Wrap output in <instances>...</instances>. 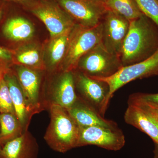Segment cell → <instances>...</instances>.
I'll return each instance as SVG.
<instances>
[{"label": "cell", "instance_id": "obj_23", "mask_svg": "<svg viewBox=\"0 0 158 158\" xmlns=\"http://www.w3.org/2000/svg\"><path fill=\"white\" fill-rule=\"evenodd\" d=\"M142 13L149 18L158 28V0H135Z\"/></svg>", "mask_w": 158, "mask_h": 158}, {"label": "cell", "instance_id": "obj_7", "mask_svg": "<svg viewBox=\"0 0 158 158\" xmlns=\"http://www.w3.org/2000/svg\"><path fill=\"white\" fill-rule=\"evenodd\" d=\"M77 24L91 28L99 24L107 9L98 0H56Z\"/></svg>", "mask_w": 158, "mask_h": 158}, {"label": "cell", "instance_id": "obj_6", "mask_svg": "<svg viewBox=\"0 0 158 158\" xmlns=\"http://www.w3.org/2000/svg\"><path fill=\"white\" fill-rule=\"evenodd\" d=\"M27 11L44 24L52 38L77 24L56 0H38Z\"/></svg>", "mask_w": 158, "mask_h": 158}, {"label": "cell", "instance_id": "obj_27", "mask_svg": "<svg viewBox=\"0 0 158 158\" xmlns=\"http://www.w3.org/2000/svg\"><path fill=\"white\" fill-rule=\"evenodd\" d=\"M5 61L0 59V85L2 81L5 78L6 74L9 71Z\"/></svg>", "mask_w": 158, "mask_h": 158}, {"label": "cell", "instance_id": "obj_13", "mask_svg": "<svg viewBox=\"0 0 158 158\" xmlns=\"http://www.w3.org/2000/svg\"><path fill=\"white\" fill-rule=\"evenodd\" d=\"M38 152L37 141L27 130L2 148L3 158H37Z\"/></svg>", "mask_w": 158, "mask_h": 158}, {"label": "cell", "instance_id": "obj_3", "mask_svg": "<svg viewBox=\"0 0 158 158\" xmlns=\"http://www.w3.org/2000/svg\"><path fill=\"white\" fill-rule=\"evenodd\" d=\"M102 34L101 23L91 28L76 25L65 57L60 66L63 72L76 70L81 58L101 43Z\"/></svg>", "mask_w": 158, "mask_h": 158}, {"label": "cell", "instance_id": "obj_26", "mask_svg": "<svg viewBox=\"0 0 158 158\" xmlns=\"http://www.w3.org/2000/svg\"><path fill=\"white\" fill-rule=\"evenodd\" d=\"M16 3L21 6L23 9L28 10L35 4L38 0H5Z\"/></svg>", "mask_w": 158, "mask_h": 158}, {"label": "cell", "instance_id": "obj_8", "mask_svg": "<svg viewBox=\"0 0 158 158\" xmlns=\"http://www.w3.org/2000/svg\"><path fill=\"white\" fill-rule=\"evenodd\" d=\"M158 76V50L148 59L123 66L115 74L105 78H94L106 82L110 87V101L114 94L123 86L138 79Z\"/></svg>", "mask_w": 158, "mask_h": 158}, {"label": "cell", "instance_id": "obj_21", "mask_svg": "<svg viewBox=\"0 0 158 158\" xmlns=\"http://www.w3.org/2000/svg\"><path fill=\"white\" fill-rule=\"evenodd\" d=\"M104 5L108 10L120 15L130 21L143 14L135 0H108Z\"/></svg>", "mask_w": 158, "mask_h": 158}, {"label": "cell", "instance_id": "obj_15", "mask_svg": "<svg viewBox=\"0 0 158 158\" xmlns=\"http://www.w3.org/2000/svg\"><path fill=\"white\" fill-rule=\"evenodd\" d=\"M5 80L9 87L15 115L25 131H27L31 116L33 114L27 104L18 79L15 75L9 71L5 77Z\"/></svg>", "mask_w": 158, "mask_h": 158}, {"label": "cell", "instance_id": "obj_18", "mask_svg": "<svg viewBox=\"0 0 158 158\" xmlns=\"http://www.w3.org/2000/svg\"><path fill=\"white\" fill-rule=\"evenodd\" d=\"M15 59L19 65L38 71L46 68L43 49L35 44H27L20 47L16 52Z\"/></svg>", "mask_w": 158, "mask_h": 158}, {"label": "cell", "instance_id": "obj_11", "mask_svg": "<svg viewBox=\"0 0 158 158\" xmlns=\"http://www.w3.org/2000/svg\"><path fill=\"white\" fill-rule=\"evenodd\" d=\"M128 104L124 114L125 121L148 135L155 144H158L157 120L148 110L137 102L128 99Z\"/></svg>", "mask_w": 158, "mask_h": 158}, {"label": "cell", "instance_id": "obj_10", "mask_svg": "<svg viewBox=\"0 0 158 158\" xmlns=\"http://www.w3.org/2000/svg\"><path fill=\"white\" fill-rule=\"evenodd\" d=\"M101 24L102 44L110 52L120 57L125 39L129 28L130 21L107 9Z\"/></svg>", "mask_w": 158, "mask_h": 158}, {"label": "cell", "instance_id": "obj_22", "mask_svg": "<svg viewBox=\"0 0 158 158\" xmlns=\"http://www.w3.org/2000/svg\"><path fill=\"white\" fill-rule=\"evenodd\" d=\"M0 113H11L16 116L9 87L5 78L0 85Z\"/></svg>", "mask_w": 158, "mask_h": 158}, {"label": "cell", "instance_id": "obj_32", "mask_svg": "<svg viewBox=\"0 0 158 158\" xmlns=\"http://www.w3.org/2000/svg\"><path fill=\"white\" fill-rule=\"evenodd\" d=\"M0 158H3L2 155V148H0Z\"/></svg>", "mask_w": 158, "mask_h": 158}, {"label": "cell", "instance_id": "obj_9", "mask_svg": "<svg viewBox=\"0 0 158 158\" xmlns=\"http://www.w3.org/2000/svg\"><path fill=\"white\" fill-rule=\"evenodd\" d=\"M125 138L118 127L93 126L80 127L77 147L95 145L108 150L117 151L125 144Z\"/></svg>", "mask_w": 158, "mask_h": 158}, {"label": "cell", "instance_id": "obj_25", "mask_svg": "<svg viewBox=\"0 0 158 158\" xmlns=\"http://www.w3.org/2000/svg\"><path fill=\"white\" fill-rule=\"evenodd\" d=\"M135 95L144 101L149 102L158 105V93L145 94L135 93Z\"/></svg>", "mask_w": 158, "mask_h": 158}, {"label": "cell", "instance_id": "obj_2", "mask_svg": "<svg viewBox=\"0 0 158 158\" xmlns=\"http://www.w3.org/2000/svg\"><path fill=\"white\" fill-rule=\"evenodd\" d=\"M50 122L44 139L55 151L67 152L77 148L80 127L67 110L53 102L50 105Z\"/></svg>", "mask_w": 158, "mask_h": 158}, {"label": "cell", "instance_id": "obj_12", "mask_svg": "<svg viewBox=\"0 0 158 158\" xmlns=\"http://www.w3.org/2000/svg\"><path fill=\"white\" fill-rule=\"evenodd\" d=\"M16 72L29 109L33 115L38 113L41 106L40 102V77L38 71L19 65Z\"/></svg>", "mask_w": 158, "mask_h": 158}, {"label": "cell", "instance_id": "obj_16", "mask_svg": "<svg viewBox=\"0 0 158 158\" xmlns=\"http://www.w3.org/2000/svg\"><path fill=\"white\" fill-rule=\"evenodd\" d=\"M76 25L64 33L51 38L44 51L46 67L53 69L61 66Z\"/></svg>", "mask_w": 158, "mask_h": 158}, {"label": "cell", "instance_id": "obj_17", "mask_svg": "<svg viewBox=\"0 0 158 158\" xmlns=\"http://www.w3.org/2000/svg\"><path fill=\"white\" fill-rule=\"evenodd\" d=\"M53 103L66 110L75 103L78 99L73 71L63 72L54 88Z\"/></svg>", "mask_w": 158, "mask_h": 158}, {"label": "cell", "instance_id": "obj_14", "mask_svg": "<svg viewBox=\"0 0 158 158\" xmlns=\"http://www.w3.org/2000/svg\"><path fill=\"white\" fill-rule=\"evenodd\" d=\"M67 111L80 127L93 126L118 127L116 122L105 118L96 110L78 97L75 103Z\"/></svg>", "mask_w": 158, "mask_h": 158}, {"label": "cell", "instance_id": "obj_1", "mask_svg": "<svg viewBox=\"0 0 158 158\" xmlns=\"http://www.w3.org/2000/svg\"><path fill=\"white\" fill-rule=\"evenodd\" d=\"M158 50V28L144 14L130 21L120 59L123 66L148 59Z\"/></svg>", "mask_w": 158, "mask_h": 158}, {"label": "cell", "instance_id": "obj_24", "mask_svg": "<svg viewBox=\"0 0 158 158\" xmlns=\"http://www.w3.org/2000/svg\"><path fill=\"white\" fill-rule=\"evenodd\" d=\"M129 99L139 103L148 110H149L151 113L158 117V105L149 102L144 101L136 96L135 94L130 95Z\"/></svg>", "mask_w": 158, "mask_h": 158}, {"label": "cell", "instance_id": "obj_31", "mask_svg": "<svg viewBox=\"0 0 158 158\" xmlns=\"http://www.w3.org/2000/svg\"><path fill=\"white\" fill-rule=\"evenodd\" d=\"M3 11L2 9L0 8V18H1V16H2V14Z\"/></svg>", "mask_w": 158, "mask_h": 158}, {"label": "cell", "instance_id": "obj_4", "mask_svg": "<svg viewBox=\"0 0 158 158\" xmlns=\"http://www.w3.org/2000/svg\"><path fill=\"white\" fill-rule=\"evenodd\" d=\"M123 67L120 56L107 50L101 43L81 58L76 69L92 78H105Z\"/></svg>", "mask_w": 158, "mask_h": 158}, {"label": "cell", "instance_id": "obj_20", "mask_svg": "<svg viewBox=\"0 0 158 158\" xmlns=\"http://www.w3.org/2000/svg\"><path fill=\"white\" fill-rule=\"evenodd\" d=\"M15 115L11 113L0 114V148L8 141L17 138L25 131Z\"/></svg>", "mask_w": 158, "mask_h": 158}, {"label": "cell", "instance_id": "obj_30", "mask_svg": "<svg viewBox=\"0 0 158 158\" xmlns=\"http://www.w3.org/2000/svg\"><path fill=\"white\" fill-rule=\"evenodd\" d=\"M101 2L103 4H105V3L108 1V0H98Z\"/></svg>", "mask_w": 158, "mask_h": 158}, {"label": "cell", "instance_id": "obj_28", "mask_svg": "<svg viewBox=\"0 0 158 158\" xmlns=\"http://www.w3.org/2000/svg\"><path fill=\"white\" fill-rule=\"evenodd\" d=\"M12 58L11 53L8 50L0 46V59L7 61L11 60Z\"/></svg>", "mask_w": 158, "mask_h": 158}, {"label": "cell", "instance_id": "obj_5", "mask_svg": "<svg viewBox=\"0 0 158 158\" xmlns=\"http://www.w3.org/2000/svg\"><path fill=\"white\" fill-rule=\"evenodd\" d=\"M73 72L76 90L80 94L78 97L104 117L110 102V89L107 83L90 77L77 69Z\"/></svg>", "mask_w": 158, "mask_h": 158}, {"label": "cell", "instance_id": "obj_19", "mask_svg": "<svg viewBox=\"0 0 158 158\" xmlns=\"http://www.w3.org/2000/svg\"><path fill=\"white\" fill-rule=\"evenodd\" d=\"M3 33L7 38L15 41H27L34 36L35 30L32 23L23 16L9 19L3 27Z\"/></svg>", "mask_w": 158, "mask_h": 158}, {"label": "cell", "instance_id": "obj_29", "mask_svg": "<svg viewBox=\"0 0 158 158\" xmlns=\"http://www.w3.org/2000/svg\"><path fill=\"white\" fill-rule=\"evenodd\" d=\"M151 113L152 114L153 116L155 117L156 119L158 121V117L156 116L155 115H154L152 113ZM154 153L155 158H158V144H155V147L154 151Z\"/></svg>", "mask_w": 158, "mask_h": 158}]
</instances>
